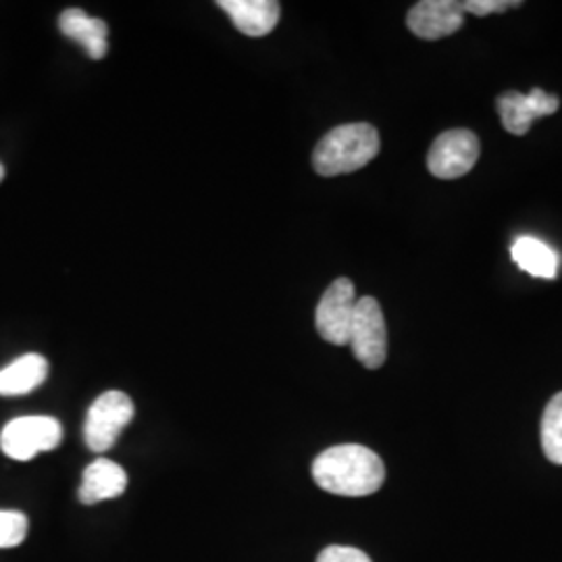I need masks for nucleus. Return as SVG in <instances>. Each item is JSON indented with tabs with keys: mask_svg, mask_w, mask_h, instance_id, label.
I'll return each mask as SVG.
<instances>
[{
	"mask_svg": "<svg viewBox=\"0 0 562 562\" xmlns=\"http://www.w3.org/2000/svg\"><path fill=\"white\" fill-rule=\"evenodd\" d=\"M313 480L334 496L362 498L382 487L385 467L371 448L361 443H341L327 448L313 461Z\"/></svg>",
	"mask_w": 562,
	"mask_h": 562,
	"instance_id": "1",
	"label": "nucleus"
},
{
	"mask_svg": "<svg viewBox=\"0 0 562 562\" xmlns=\"http://www.w3.org/2000/svg\"><path fill=\"white\" fill-rule=\"evenodd\" d=\"M380 148V132L371 123H346L323 136L313 153V167L323 178L346 176L373 161Z\"/></svg>",
	"mask_w": 562,
	"mask_h": 562,
	"instance_id": "2",
	"label": "nucleus"
},
{
	"mask_svg": "<svg viewBox=\"0 0 562 562\" xmlns=\"http://www.w3.org/2000/svg\"><path fill=\"white\" fill-rule=\"evenodd\" d=\"M134 419V402L120 390H109L101 394L88 408L83 423V440L86 446L102 454L111 450L121 431Z\"/></svg>",
	"mask_w": 562,
	"mask_h": 562,
	"instance_id": "3",
	"label": "nucleus"
},
{
	"mask_svg": "<svg viewBox=\"0 0 562 562\" xmlns=\"http://www.w3.org/2000/svg\"><path fill=\"white\" fill-rule=\"evenodd\" d=\"M60 440L63 425L44 415L13 419L0 431V448L13 461H32L41 452L59 448Z\"/></svg>",
	"mask_w": 562,
	"mask_h": 562,
	"instance_id": "4",
	"label": "nucleus"
},
{
	"mask_svg": "<svg viewBox=\"0 0 562 562\" xmlns=\"http://www.w3.org/2000/svg\"><path fill=\"white\" fill-rule=\"evenodd\" d=\"M480 153V138L471 130H448L431 144L427 169L438 180H457L475 167Z\"/></svg>",
	"mask_w": 562,
	"mask_h": 562,
	"instance_id": "5",
	"label": "nucleus"
},
{
	"mask_svg": "<svg viewBox=\"0 0 562 562\" xmlns=\"http://www.w3.org/2000/svg\"><path fill=\"white\" fill-rule=\"evenodd\" d=\"M352 352L367 369H380L387 359V327L380 302L371 296L357 301L355 322L350 329Z\"/></svg>",
	"mask_w": 562,
	"mask_h": 562,
	"instance_id": "6",
	"label": "nucleus"
},
{
	"mask_svg": "<svg viewBox=\"0 0 562 562\" xmlns=\"http://www.w3.org/2000/svg\"><path fill=\"white\" fill-rule=\"evenodd\" d=\"M357 311V290L348 278L334 281L317 304L315 325L323 340L334 346H346Z\"/></svg>",
	"mask_w": 562,
	"mask_h": 562,
	"instance_id": "7",
	"label": "nucleus"
},
{
	"mask_svg": "<svg viewBox=\"0 0 562 562\" xmlns=\"http://www.w3.org/2000/svg\"><path fill=\"white\" fill-rule=\"evenodd\" d=\"M504 130L513 136H522L531 130L533 121L554 115L561 106V99L548 94L540 88H533L529 94L508 90L496 101Z\"/></svg>",
	"mask_w": 562,
	"mask_h": 562,
	"instance_id": "8",
	"label": "nucleus"
},
{
	"mask_svg": "<svg viewBox=\"0 0 562 562\" xmlns=\"http://www.w3.org/2000/svg\"><path fill=\"white\" fill-rule=\"evenodd\" d=\"M406 25L422 41H440L446 36H452L464 25L462 2L422 0L408 11Z\"/></svg>",
	"mask_w": 562,
	"mask_h": 562,
	"instance_id": "9",
	"label": "nucleus"
},
{
	"mask_svg": "<svg viewBox=\"0 0 562 562\" xmlns=\"http://www.w3.org/2000/svg\"><path fill=\"white\" fill-rule=\"evenodd\" d=\"M217 4L232 18L238 32L252 38L271 34L280 21L281 7L276 0H220Z\"/></svg>",
	"mask_w": 562,
	"mask_h": 562,
	"instance_id": "10",
	"label": "nucleus"
},
{
	"mask_svg": "<svg viewBox=\"0 0 562 562\" xmlns=\"http://www.w3.org/2000/svg\"><path fill=\"white\" fill-rule=\"evenodd\" d=\"M125 490H127L125 469L109 459H97L86 467L78 496L81 504H99L120 498Z\"/></svg>",
	"mask_w": 562,
	"mask_h": 562,
	"instance_id": "11",
	"label": "nucleus"
},
{
	"mask_svg": "<svg viewBox=\"0 0 562 562\" xmlns=\"http://www.w3.org/2000/svg\"><path fill=\"white\" fill-rule=\"evenodd\" d=\"M59 27L67 38L86 48L90 59H104V55L109 53V27L99 18H90L81 9H65L60 13Z\"/></svg>",
	"mask_w": 562,
	"mask_h": 562,
	"instance_id": "12",
	"label": "nucleus"
},
{
	"mask_svg": "<svg viewBox=\"0 0 562 562\" xmlns=\"http://www.w3.org/2000/svg\"><path fill=\"white\" fill-rule=\"evenodd\" d=\"M48 378V361L42 355H23L0 369V396H23Z\"/></svg>",
	"mask_w": 562,
	"mask_h": 562,
	"instance_id": "13",
	"label": "nucleus"
},
{
	"mask_svg": "<svg viewBox=\"0 0 562 562\" xmlns=\"http://www.w3.org/2000/svg\"><path fill=\"white\" fill-rule=\"evenodd\" d=\"M510 257L525 273L542 280H554L559 273V255L552 246L533 236H521L513 241Z\"/></svg>",
	"mask_w": 562,
	"mask_h": 562,
	"instance_id": "14",
	"label": "nucleus"
},
{
	"mask_svg": "<svg viewBox=\"0 0 562 562\" xmlns=\"http://www.w3.org/2000/svg\"><path fill=\"white\" fill-rule=\"evenodd\" d=\"M542 450L548 461L562 464V392L543 411Z\"/></svg>",
	"mask_w": 562,
	"mask_h": 562,
	"instance_id": "15",
	"label": "nucleus"
},
{
	"mask_svg": "<svg viewBox=\"0 0 562 562\" xmlns=\"http://www.w3.org/2000/svg\"><path fill=\"white\" fill-rule=\"evenodd\" d=\"M30 521L20 510H0V548H15L27 538Z\"/></svg>",
	"mask_w": 562,
	"mask_h": 562,
	"instance_id": "16",
	"label": "nucleus"
},
{
	"mask_svg": "<svg viewBox=\"0 0 562 562\" xmlns=\"http://www.w3.org/2000/svg\"><path fill=\"white\" fill-rule=\"evenodd\" d=\"M521 4V0H464L462 11L477 18H485L494 13H504L508 9H517Z\"/></svg>",
	"mask_w": 562,
	"mask_h": 562,
	"instance_id": "17",
	"label": "nucleus"
},
{
	"mask_svg": "<svg viewBox=\"0 0 562 562\" xmlns=\"http://www.w3.org/2000/svg\"><path fill=\"white\" fill-rule=\"evenodd\" d=\"M317 562H371V559L352 546H329L319 554Z\"/></svg>",
	"mask_w": 562,
	"mask_h": 562,
	"instance_id": "18",
	"label": "nucleus"
},
{
	"mask_svg": "<svg viewBox=\"0 0 562 562\" xmlns=\"http://www.w3.org/2000/svg\"><path fill=\"white\" fill-rule=\"evenodd\" d=\"M4 180V167L0 165V181Z\"/></svg>",
	"mask_w": 562,
	"mask_h": 562,
	"instance_id": "19",
	"label": "nucleus"
}]
</instances>
